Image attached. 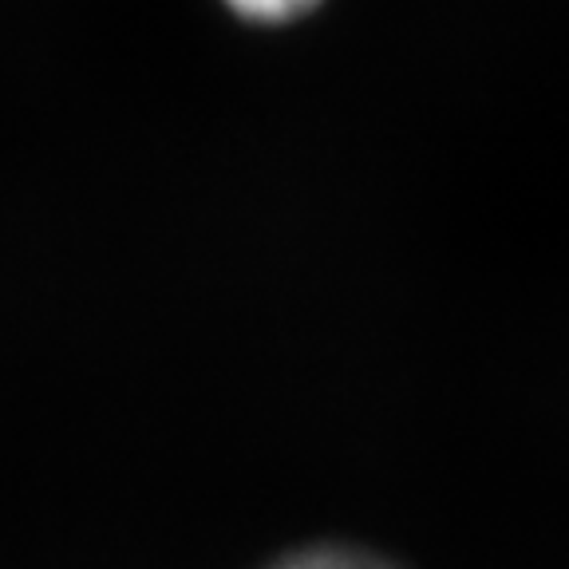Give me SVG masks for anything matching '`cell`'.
<instances>
[{
  "label": "cell",
  "mask_w": 569,
  "mask_h": 569,
  "mask_svg": "<svg viewBox=\"0 0 569 569\" xmlns=\"http://www.w3.org/2000/svg\"><path fill=\"white\" fill-rule=\"evenodd\" d=\"M269 569H396V566L376 558V553L348 550V546H312V550L289 553V558H281Z\"/></svg>",
  "instance_id": "1"
},
{
  "label": "cell",
  "mask_w": 569,
  "mask_h": 569,
  "mask_svg": "<svg viewBox=\"0 0 569 569\" xmlns=\"http://www.w3.org/2000/svg\"><path fill=\"white\" fill-rule=\"evenodd\" d=\"M238 17L258 20V24H284V20L309 12L317 0H226Z\"/></svg>",
  "instance_id": "2"
}]
</instances>
